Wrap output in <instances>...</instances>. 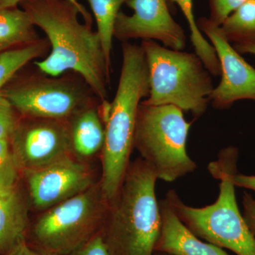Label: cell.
Returning <instances> with one entry per match:
<instances>
[{
  "instance_id": "1",
  "label": "cell",
  "mask_w": 255,
  "mask_h": 255,
  "mask_svg": "<svg viewBox=\"0 0 255 255\" xmlns=\"http://www.w3.org/2000/svg\"><path fill=\"white\" fill-rule=\"evenodd\" d=\"M20 4L50 43L46 58L33 61L37 68L50 76L78 73L102 103L108 102L111 65L98 32L80 22L81 9L70 0H23Z\"/></svg>"
},
{
  "instance_id": "2",
  "label": "cell",
  "mask_w": 255,
  "mask_h": 255,
  "mask_svg": "<svg viewBox=\"0 0 255 255\" xmlns=\"http://www.w3.org/2000/svg\"><path fill=\"white\" fill-rule=\"evenodd\" d=\"M122 66L112 102L101 103L105 126L102 156V191L110 202L118 194L133 149L135 121L139 105L150 94V80L141 46L122 42Z\"/></svg>"
},
{
  "instance_id": "3",
  "label": "cell",
  "mask_w": 255,
  "mask_h": 255,
  "mask_svg": "<svg viewBox=\"0 0 255 255\" xmlns=\"http://www.w3.org/2000/svg\"><path fill=\"white\" fill-rule=\"evenodd\" d=\"M157 179L142 158L129 164L102 230L110 255H153L162 224Z\"/></svg>"
},
{
  "instance_id": "4",
  "label": "cell",
  "mask_w": 255,
  "mask_h": 255,
  "mask_svg": "<svg viewBox=\"0 0 255 255\" xmlns=\"http://www.w3.org/2000/svg\"><path fill=\"white\" fill-rule=\"evenodd\" d=\"M238 150L223 149L219 159L209 165L210 173L220 181L219 195L211 205L195 208L186 205L176 191L166 199L179 219L197 237L237 255H255V236L238 209L233 176L238 173Z\"/></svg>"
},
{
  "instance_id": "5",
  "label": "cell",
  "mask_w": 255,
  "mask_h": 255,
  "mask_svg": "<svg viewBox=\"0 0 255 255\" xmlns=\"http://www.w3.org/2000/svg\"><path fill=\"white\" fill-rule=\"evenodd\" d=\"M150 80V94L142 103L173 105L200 118L214 90L211 73L195 53L176 50L153 40H142Z\"/></svg>"
},
{
  "instance_id": "6",
  "label": "cell",
  "mask_w": 255,
  "mask_h": 255,
  "mask_svg": "<svg viewBox=\"0 0 255 255\" xmlns=\"http://www.w3.org/2000/svg\"><path fill=\"white\" fill-rule=\"evenodd\" d=\"M190 127L183 111L175 106L142 102L139 105L133 148L153 169L157 179L173 182L197 167L187 151Z\"/></svg>"
},
{
  "instance_id": "7",
  "label": "cell",
  "mask_w": 255,
  "mask_h": 255,
  "mask_svg": "<svg viewBox=\"0 0 255 255\" xmlns=\"http://www.w3.org/2000/svg\"><path fill=\"white\" fill-rule=\"evenodd\" d=\"M110 206L98 181L81 194L42 211L32 226V237L43 255L68 254L101 233Z\"/></svg>"
},
{
  "instance_id": "8",
  "label": "cell",
  "mask_w": 255,
  "mask_h": 255,
  "mask_svg": "<svg viewBox=\"0 0 255 255\" xmlns=\"http://www.w3.org/2000/svg\"><path fill=\"white\" fill-rule=\"evenodd\" d=\"M1 92L21 117L58 120H68L98 99L79 74L50 76L33 63L28 71H18Z\"/></svg>"
},
{
  "instance_id": "9",
  "label": "cell",
  "mask_w": 255,
  "mask_h": 255,
  "mask_svg": "<svg viewBox=\"0 0 255 255\" xmlns=\"http://www.w3.org/2000/svg\"><path fill=\"white\" fill-rule=\"evenodd\" d=\"M9 142L22 173L73 155L67 120L21 117Z\"/></svg>"
},
{
  "instance_id": "10",
  "label": "cell",
  "mask_w": 255,
  "mask_h": 255,
  "mask_svg": "<svg viewBox=\"0 0 255 255\" xmlns=\"http://www.w3.org/2000/svg\"><path fill=\"white\" fill-rule=\"evenodd\" d=\"M23 174L31 204L40 212L81 194L97 182L88 162L73 155Z\"/></svg>"
},
{
  "instance_id": "11",
  "label": "cell",
  "mask_w": 255,
  "mask_h": 255,
  "mask_svg": "<svg viewBox=\"0 0 255 255\" xmlns=\"http://www.w3.org/2000/svg\"><path fill=\"white\" fill-rule=\"evenodd\" d=\"M201 33L214 47L221 66V80L210 97L215 109L226 110L237 101L255 102V69L226 39L221 26L202 16L196 21Z\"/></svg>"
},
{
  "instance_id": "12",
  "label": "cell",
  "mask_w": 255,
  "mask_h": 255,
  "mask_svg": "<svg viewBox=\"0 0 255 255\" xmlns=\"http://www.w3.org/2000/svg\"><path fill=\"white\" fill-rule=\"evenodd\" d=\"M133 14L119 12L114 30V38L122 42L131 39L160 41L171 49L185 48V31L172 17L167 0H129Z\"/></svg>"
},
{
  "instance_id": "13",
  "label": "cell",
  "mask_w": 255,
  "mask_h": 255,
  "mask_svg": "<svg viewBox=\"0 0 255 255\" xmlns=\"http://www.w3.org/2000/svg\"><path fill=\"white\" fill-rule=\"evenodd\" d=\"M159 204L162 224L155 251L169 255H229L222 248L204 243L191 232L167 199Z\"/></svg>"
},
{
  "instance_id": "14",
  "label": "cell",
  "mask_w": 255,
  "mask_h": 255,
  "mask_svg": "<svg viewBox=\"0 0 255 255\" xmlns=\"http://www.w3.org/2000/svg\"><path fill=\"white\" fill-rule=\"evenodd\" d=\"M101 103L97 99L67 120L72 153L85 162L101 153L105 145V126Z\"/></svg>"
},
{
  "instance_id": "15",
  "label": "cell",
  "mask_w": 255,
  "mask_h": 255,
  "mask_svg": "<svg viewBox=\"0 0 255 255\" xmlns=\"http://www.w3.org/2000/svg\"><path fill=\"white\" fill-rule=\"evenodd\" d=\"M28 205L18 187L0 189V253H6L25 240Z\"/></svg>"
},
{
  "instance_id": "16",
  "label": "cell",
  "mask_w": 255,
  "mask_h": 255,
  "mask_svg": "<svg viewBox=\"0 0 255 255\" xmlns=\"http://www.w3.org/2000/svg\"><path fill=\"white\" fill-rule=\"evenodd\" d=\"M41 38L25 10L0 7V53L31 44Z\"/></svg>"
},
{
  "instance_id": "17",
  "label": "cell",
  "mask_w": 255,
  "mask_h": 255,
  "mask_svg": "<svg viewBox=\"0 0 255 255\" xmlns=\"http://www.w3.org/2000/svg\"><path fill=\"white\" fill-rule=\"evenodd\" d=\"M50 45L46 38H41L31 44L0 53V90L30 62L46 58Z\"/></svg>"
},
{
  "instance_id": "18",
  "label": "cell",
  "mask_w": 255,
  "mask_h": 255,
  "mask_svg": "<svg viewBox=\"0 0 255 255\" xmlns=\"http://www.w3.org/2000/svg\"><path fill=\"white\" fill-rule=\"evenodd\" d=\"M169 5L177 4L187 20L189 29L191 43L195 53L204 64L206 69L213 76H219L221 74V66L219 58L214 47L203 36L198 28L194 16L193 0H167Z\"/></svg>"
},
{
  "instance_id": "19",
  "label": "cell",
  "mask_w": 255,
  "mask_h": 255,
  "mask_svg": "<svg viewBox=\"0 0 255 255\" xmlns=\"http://www.w3.org/2000/svg\"><path fill=\"white\" fill-rule=\"evenodd\" d=\"M97 22L102 47L108 63L112 64L114 30L116 20L122 5L129 0H87Z\"/></svg>"
},
{
  "instance_id": "20",
  "label": "cell",
  "mask_w": 255,
  "mask_h": 255,
  "mask_svg": "<svg viewBox=\"0 0 255 255\" xmlns=\"http://www.w3.org/2000/svg\"><path fill=\"white\" fill-rule=\"evenodd\" d=\"M231 43L255 39V0H247L221 26Z\"/></svg>"
},
{
  "instance_id": "21",
  "label": "cell",
  "mask_w": 255,
  "mask_h": 255,
  "mask_svg": "<svg viewBox=\"0 0 255 255\" xmlns=\"http://www.w3.org/2000/svg\"><path fill=\"white\" fill-rule=\"evenodd\" d=\"M19 172L9 140L0 139V189L18 187Z\"/></svg>"
},
{
  "instance_id": "22",
  "label": "cell",
  "mask_w": 255,
  "mask_h": 255,
  "mask_svg": "<svg viewBox=\"0 0 255 255\" xmlns=\"http://www.w3.org/2000/svg\"><path fill=\"white\" fill-rule=\"evenodd\" d=\"M20 117L0 90V139L9 140L17 127Z\"/></svg>"
},
{
  "instance_id": "23",
  "label": "cell",
  "mask_w": 255,
  "mask_h": 255,
  "mask_svg": "<svg viewBox=\"0 0 255 255\" xmlns=\"http://www.w3.org/2000/svg\"><path fill=\"white\" fill-rule=\"evenodd\" d=\"M247 0H208L209 20L221 26L226 18L236 11Z\"/></svg>"
},
{
  "instance_id": "24",
  "label": "cell",
  "mask_w": 255,
  "mask_h": 255,
  "mask_svg": "<svg viewBox=\"0 0 255 255\" xmlns=\"http://www.w3.org/2000/svg\"><path fill=\"white\" fill-rule=\"evenodd\" d=\"M65 255H110V254H109L102 233H100L83 246Z\"/></svg>"
},
{
  "instance_id": "25",
  "label": "cell",
  "mask_w": 255,
  "mask_h": 255,
  "mask_svg": "<svg viewBox=\"0 0 255 255\" xmlns=\"http://www.w3.org/2000/svg\"><path fill=\"white\" fill-rule=\"evenodd\" d=\"M243 205L244 209L243 217L246 220L248 227L255 236V201L253 196L245 193L243 197Z\"/></svg>"
},
{
  "instance_id": "26",
  "label": "cell",
  "mask_w": 255,
  "mask_h": 255,
  "mask_svg": "<svg viewBox=\"0 0 255 255\" xmlns=\"http://www.w3.org/2000/svg\"><path fill=\"white\" fill-rule=\"evenodd\" d=\"M23 0H0V7H14L17 6L18 4ZM74 4L78 6L81 9L82 12V18L85 20V22L87 24H92V16L91 14L87 11L86 8L82 4L79 2L78 0H70Z\"/></svg>"
},
{
  "instance_id": "27",
  "label": "cell",
  "mask_w": 255,
  "mask_h": 255,
  "mask_svg": "<svg viewBox=\"0 0 255 255\" xmlns=\"http://www.w3.org/2000/svg\"><path fill=\"white\" fill-rule=\"evenodd\" d=\"M233 183L236 187L246 188L255 191V175H243L236 173L233 176Z\"/></svg>"
},
{
  "instance_id": "28",
  "label": "cell",
  "mask_w": 255,
  "mask_h": 255,
  "mask_svg": "<svg viewBox=\"0 0 255 255\" xmlns=\"http://www.w3.org/2000/svg\"><path fill=\"white\" fill-rule=\"evenodd\" d=\"M3 255H43L41 253H38L32 250L27 246L25 240L18 243L11 250L6 252Z\"/></svg>"
},
{
  "instance_id": "29",
  "label": "cell",
  "mask_w": 255,
  "mask_h": 255,
  "mask_svg": "<svg viewBox=\"0 0 255 255\" xmlns=\"http://www.w3.org/2000/svg\"><path fill=\"white\" fill-rule=\"evenodd\" d=\"M233 46L240 54L249 53L255 55V39L234 43Z\"/></svg>"
},
{
  "instance_id": "30",
  "label": "cell",
  "mask_w": 255,
  "mask_h": 255,
  "mask_svg": "<svg viewBox=\"0 0 255 255\" xmlns=\"http://www.w3.org/2000/svg\"></svg>"
},
{
  "instance_id": "31",
  "label": "cell",
  "mask_w": 255,
  "mask_h": 255,
  "mask_svg": "<svg viewBox=\"0 0 255 255\" xmlns=\"http://www.w3.org/2000/svg\"></svg>"
}]
</instances>
